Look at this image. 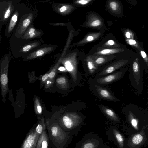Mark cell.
I'll list each match as a JSON object with an SVG mask.
<instances>
[{
    "instance_id": "6da1fadb",
    "label": "cell",
    "mask_w": 148,
    "mask_h": 148,
    "mask_svg": "<svg viewBox=\"0 0 148 148\" xmlns=\"http://www.w3.org/2000/svg\"><path fill=\"white\" fill-rule=\"evenodd\" d=\"M122 112L125 119L123 121L124 131L129 135L140 131L148 127V111L137 105L130 103L122 109Z\"/></svg>"
},
{
    "instance_id": "7a4b0ae2",
    "label": "cell",
    "mask_w": 148,
    "mask_h": 148,
    "mask_svg": "<svg viewBox=\"0 0 148 148\" xmlns=\"http://www.w3.org/2000/svg\"><path fill=\"white\" fill-rule=\"evenodd\" d=\"M134 55L129 65V78L131 84L138 96L141 94L143 89V75L144 64L142 59L137 53Z\"/></svg>"
},
{
    "instance_id": "3957f363",
    "label": "cell",
    "mask_w": 148,
    "mask_h": 148,
    "mask_svg": "<svg viewBox=\"0 0 148 148\" xmlns=\"http://www.w3.org/2000/svg\"><path fill=\"white\" fill-rule=\"evenodd\" d=\"M134 55L130 57L116 59L99 68L97 73L92 77H102L129 65L132 61Z\"/></svg>"
},
{
    "instance_id": "277c9868",
    "label": "cell",
    "mask_w": 148,
    "mask_h": 148,
    "mask_svg": "<svg viewBox=\"0 0 148 148\" xmlns=\"http://www.w3.org/2000/svg\"><path fill=\"white\" fill-rule=\"evenodd\" d=\"M148 144V127L125 138L123 148H140Z\"/></svg>"
},
{
    "instance_id": "5b68a950",
    "label": "cell",
    "mask_w": 148,
    "mask_h": 148,
    "mask_svg": "<svg viewBox=\"0 0 148 148\" xmlns=\"http://www.w3.org/2000/svg\"><path fill=\"white\" fill-rule=\"evenodd\" d=\"M10 56V53H6L0 60V86L5 103L8 90V71Z\"/></svg>"
},
{
    "instance_id": "8992f818",
    "label": "cell",
    "mask_w": 148,
    "mask_h": 148,
    "mask_svg": "<svg viewBox=\"0 0 148 148\" xmlns=\"http://www.w3.org/2000/svg\"><path fill=\"white\" fill-rule=\"evenodd\" d=\"M21 0H0V29L9 21Z\"/></svg>"
},
{
    "instance_id": "52a82bcc",
    "label": "cell",
    "mask_w": 148,
    "mask_h": 148,
    "mask_svg": "<svg viewBox=\"0 0 148 148\" xmlns=\"http://www.w3.org/2000/svg\"><path fill=\"white\" fill-rule=\"evenodd\" d=\"M90 83L92 93L99 99L113 102L120 101L119 99L114 95L111 90L106 86L91 82Z\"/></svg>"
},
{
    "instance_id": "ba28073f",
    "label": "cell",
    "mask_w": 148,
    "mask_h": 148,
    "mask_svg": "<svg viewBox=\"0 0 148 148\" xmlns=\"http://www.w3.org/2000/svg\"><path fill=\"white\" fill-rule=\"evenodd\" d=\"M28 10L24 5L20 3L18 5L9 21L6 25L5 34L7 37L12 35L21 17Z\"/></svg>"
},
{
    "instance_id": "9c48e42d",
    "label": "cell",
    "mask_w": 148,
    "mask_h": 148,
    "mask_svg": "<svg viewBox=\"0 0 148 148\" xmlns=\"http://www.w3.org/2000/svg\"><path fill=\"white\" fill-rule=\"evenodd\" d=\"M129 65L102 77L98 78L92 77L90 81L104 86L111 84L120 80L123 78L128 70Z\"/></svg>"
},
{
    "instance_id": "30bf717a",
    "label": "cell",
    "mask_w": 148,
    "mask_h": 148,
    "mask_svg": "<svg viewBox=\"0 0 148 148\" xmlns=\"http://www.w3.org/2000/svg\"><path fill=\"white\" fill-rule=\"evenodd\" d=\"M34 18V13L29 9L21 17L11 35L15 38H21L32 23Z\"/></svg>"
},
{
    "instance_id": "8fae6325",
    "label": "cell",
    "mask_w": 148,
    "mask_h": 148,
    "mask_svg": "<svg viewBox=\"0 0 148 148\" xmlns=\"http://www.w3.org/2000/svg\"><path fill=\"white\" fill-rule=\"evenodd\" d=\"M86 21L83 26L101 31H105L104 22L102 17L94 11H89L86 16Z\"/></svg>"
},
{
    "instance_id": "7c38bea8",
    "label": "cell",
    "mask_w": 148,
    "mask_h": 148,
    "mask_svg": "<svg viewBox=\"0 0 148 148\" xmlns=\"http://www.w3.org/2000/svg\"><path fill=\"white\" fill-rule=\"evenodd\" d=\"M136 52L127 47L101 49L93 46L88 55H122L132 56Z\"/></svg>"
},
{
    "instance_id": "4fadbf2b",
    "label": "cell",
    "mask_w": 148,
    "mask_h": 148,
    "mask_svg": "<svg viewBox=\"0 0 148 148\" xmlns=\"http://www.w3.org/2000/svg\"><path fill=\"white\" fill-rule=\"evenodd\" d=\"M108 140L114 142L118 148H123L125 137L116 126H110L106 132Z\"/></svg>"
},
{
    "instance_id": "5bb4252c",
    "label": "cell",
    "mask_w": 148,
    "mask_h": 148,
    "mask_svg": "<svg viewBox=\"0 0 148 148\" xmlns=\"http://www.w3.org/2000/svg\"><path fill=\"white\" fill-rule=\"evenodd\" d=\"M94 47L101 49L127 47V46L119 42L112 33L106 34L102 40Z\"/></svg>"
},
{
    "instance_id": "9a60e30c",
    "label": "cell",
    "mask_w": 148,
    "mask_h": 148,
    "mask_svg": "<svg viewBox=\"0 0 148 148\" xmlns=\"http://www.w3.org/2000/svg\"><path fill=\"white\" fill-rule=\"evenodd\" d=\"M82 147L84 148H110L106 145L97 133H91L86 136Z\"/></svg>"
},
{
    "instance_id": "2e32d148",
    "label": "cell",
    "mask_w": 148,
    "mask_h": 148,
    "mask_svg": "<svg viewBox=\"0 0 148 148\" xmlns=\"http://www.w3.org/2000/svg\"><path fill=\"white\" fill-rule=\"evenodd\" d=\"M76 54L72 53L66 55L61 60V63L64 66L66 69L71 74L74 79L77 76V61Z\"/></svg>"
},
{
    "instance_id": "e0dca14e",
    "label": "cell",
    "mask_w": 148,
    "mask_h": 148,
    "mask_svg": "<svg viewBox=\"0 0 148 148\" xmlns=\"http://www.w3.org/2000/svg\"><path fill=\"white\" fill-rule=\"evenodd\" d=\"M88 55L90 56L98 69L116 59L130 57L132 56L122 55Z\"/></svg>"
},
{
    "instance_id": "ac0fdd59",
    "label": "cell",
    "mask_w": 148,
    "mask_h": 148,
    "mask_svg": "<svg viewBox=\"0 0 148 148\" xmlns=\"http://www.w3.org/2000/svg\"><path fill=\"white\" fill-rule=\"evenodd\" d=\"M105 8L111 14L119 18L123 16L122 5L118 0H107Z\"/></svg>"
},
{
    "instance_id": "d6986e66",
    "label": "cell",
    "mask_w": 148,
    "mask_h": 148,
    "mask_svg": "<svg viewBox=\"0 0 148 148\" xmlns=\"http://www.w3.org/2000/svg\"><path fill=\"white\" fill-rule=\"evenodd\" d=\"M98 106L101 111L109 120L115 123H120V118L112 108L102 104H99Z\"/></svg>"
},
{
    "instance_id": "ffe728a7",
    "label": "cell",
    "mask_w": 148,
    "mask_h": 148,
    "mask_svg": "<svg viewBox=\"0 0 148 148\" xmlns=\"http://www.w3.org/2000/svg\"><path fill=\"white\" fill-rule=\"evenodd\" d=\"M105 31L91 32L88 33L82 40L75 44L76 45H83L99 40L104 36Z\"/></svg>"
},
{
    "instance_id": "44dd1931",
    "label": "cell",
    "mask_w": 148,
    "mask_h": 148,
    "mask_svg": "<svg viewBox=\"0 0 148 148\" xmlns=\"http://www.w3.org/2000/svg\"><path fill=\"white\" fill-rule=\"evenodd\" d=\"M53 49V47L51 46L42 48L30 53L24 58L23 60L28 61L41 56L51 51Z\"/></svg>"
},
{
    "instance_id": "7402d4cb",
    "label": "cell",
    "mask_w": 148,
    "mask_h": 148,
    "mask_svg": "<svg viewBox=\"0 0 148 148\" xmlns=\"http://www.w3.org/2000/svg\"><path fill=\"white\" fill-rule=\"evenodd\" d=\"M41 34V32L36 29L31 24L26 30L21 38L24 40H27L39 37Z\"/></svg>"
},
{
    "instance_id": "603a6c76",
    "label": "cell",
    "mask_w": 148,
    "mask_h": 148,
    "mask_svg": "<svg viewBox=\"0 0 148 148\" xmlns=\"http://www.w3.org/2000/svg\"><path fill=\"white\" fill-rule=\"evenodd\" d=\"M40 44V42H36L23 45L13 55L16 57H19L20 56H22L23 53L29 52L38 46Z\"/></svg>"
},
{
    "instance_id": "cb8c5ba5",
    "label": "cell",
    "mask_w": 148,
    "mask_h": 148,
    "mask_svg": "<svg viewBox=\"0 0 148 148\" xmlns=\"http://www.w3.org/2000/svg\"><path fill=\"white\" fill-rule=\"evenodd\" d=\"M85 61L89 73L93 76L97 73L98 68L89 55L86 56Z\"/></svg>"
},
{
    "instance_id": "d4e9b609",
    "label": "cell",
    "mask_w": 148,
    "mask_h": 148,
    "mask_svg": "<svg viewBox=\"0 0 148 148\" xmlns=\"http://www.w3.org/2000/svg\"><path fill=\"white\" fill-rule=\"evenodd\" d=\"M126 43L131 46L135 50H139L143 48V43L138 39H134L125 38Z\"/></svg>"
},
{
    "instance_id": "484cf974",
    "label": "cell",
    "mask_w": 148,
    "mask_h": 148,
    "mask_svg": "<svg viewBox=\"0 0 148 148\" xmlns=\"http://www.w3.org/2000/svg\"><path fill=\"white\" fill-rule=\"evenodd\" d=\"M74 9V7L69 5L61 4L58 6L56 10L59 13L62 14H66L71 12Z\"/></svg>"
},
{
    "instance_id": "4316f807",
    "label": "cell",
    "mask_w": 148,
    "mask_h": 148,
    "mask_svg": "<svg viewBox=\"0 0 148 148\" xmlns=\"http://www.w3.org/2000/svg\"><path fill=\"white\" fill-rule=\"evenodd\" d=\"M140 56L143 60L144 64V71L147 74L148 73V57L144 48L139 50H135Z\"/></svg>"
},
{
    "instance_id": "83f0119b",
    "label": "cell",
    "mask_w": 148,
    "mask_h": 148,
    "mask_svg": "<svg viewBox=\"0 0 148 148\" xmlns=\"http://www.w3.org/2000/svg\"><path fill=\"white\" fill-rule=\"evenodd\" d=\"M35 136L32 134L29 135L23 143L21 148H30L34 144Z\"/></svg>"
},
{
    "instance_id": "f1b7e54d",
    "label": "cell",
    "mask_w": 148,
    "mask_h": 148,
    "mask_svg": "<svg viewBox=\"0 0 148 148\" xmlns=\"http://www.w3.org/2000/svg\"><path fill=\"white\" fill-rule=\"evenodd\" d=\"M125 38L138 39L136 33L130 29L126 28H121Z\"/></svg>"
},
{
    "instance_id": "f546056e",
    "label": "cell",
    "mask_w": 148,
    "mask_h": 148,
    "mask_svg": "<svg viewBox=\"0 0 148 148\" xmlns=\"http://www.w3.org/2000/svg\"><path fill=\"white\" fill-rule=\"evenodd\" d=\"M63 121L65 126L68 128H70L72 125V122L68 117L64 116L63 117Z\"/></svg>"
},
{
    "instance_id": "4dcf8cb0",
    "label": "cell",
    "mask_w": 148,
    "mask_h": 148,
    "mask_svg": "<svg viewBox=\"0 0 148 148\" xmlns=\"http://www.w3.org/2000/svg\"><path fill=\"white\" fill-rule=\"evenodd\" d=\"M95 0H77L75 3L81 5H85L92 3Z\"/></svg>"
},
{
    "instance_id": "1f68e13d",
    "label": "cell",
    "mask_w": 148,
    "mask_h": 148,
    "mask_svg": "<svg viewBox=\"0 0 148 148\" xmlns=\"http://www.w3.org/2000/svg\"><path fill=\"white\" fill-rule=\"evenodd\" d=\"M66 81V78L64 77H61L58 78L56 79V82L58 84H64Z\"/></svg>"
},
{
    "instance_id": "d6a6232c",
    "label": "cell",
    "mask_w": 148,
    "mask_h": 148,
    "mask_svg": "<svg viewBox=\"0 0 148 148\" xmlns=\"http://www.w3.org/2000/svg\"><path fill=\"white\" fill-rule=\"evenodd\" d=\"M57 128L56 127H53L52 128V135L53 136L55 137L57 136Z\"/></svg>"
},
{
    "instance_id": "836d02e7",
    "label": "cell",
    "mask_w": 148,
    "mask_h": 148,
    "mask_svg": "<svg viewBox=\"0 0 148 148\" xmlns=\"http://www.w3.org/2000/svg\"><path fill=\"white\" fill-rule=\"evenodd\" d=\"M36 131L39 134L41 133L42 131V127L40 124H38L36 128Z\"/></svg>"
},
{
    "instance_id": "e575fe53",
    "label": "cell",
    "mask_w": 148,
    "mask_h": 148,
    "mask_svg": "<svg viewBox=\"0 0 148 148\" xmlns=\"http://www.w3.org/2000/svg\"><path fill=\"white\" fill-rule=\"evenodd\" d=\"M131 5H135L136 4L138 0H127Z\"/></svg>"
},
{
    "instance_id": "d590c367",
    "label": "cell",
    "mask_w": 148,
    "mask_h": 148,
    "mask_svg": "<svg viewBox=\"0 0 148 148\" xmlns=\"http://www.w3.org/2000/svg\"><path fill=\"white\" fill-rule=\"evenodd\" d=\"M56 72L53 71H51L49 74V77L50 78H52L55 76Z\"/></svg>"
},
{
    "instance_id": "8d00e7d4",
    "label": "cell",
    "mask_w": 148,
    "mask_h": 148,
    "mask_svg": "<svg viewBox=\"0 0 148 148\" xmlns=\"http://www.w3.org/2000/svg\"><path fill=\"white\" fill-rule=\"evenodd\" d=\"M49 77V74L47 73L44 75L41 78L42 81H45Z\"/></svg>"
},
{
    "instance_id": "74e56055",
    "label": "cell",
    "mask_w": 148,
    "mask_h": 148,
    "mask_svg": "<svg viewBox=\"0 0 148 148\" xmlns=\"http://www.w3.org/2000/svg\"><path fill=\"white\" fill-rule=\"evenodd\" d=\"M48 144L47 142L45 140L43 141L42 144V148H47V147Z\"/></svg>"
},
{
    "instance_id": "f35d334b",
    "label": "cell",
    "mask_w": 148,
    "mask_h": 148,
    "mask_svg": "<svg viewBox=\"0 0 148 148\" xmlns=\"http://www.w3.org/2000/svg\"><path fill=\"white\" fill-rule=\"evenodd\" d=\"M37 110L39 113H40L42 111V108L40 106L38 105L37 107Z\"/></svg>"
},
{
    "instance_id": "ab89813d",
    "label": "cell",
    "mask_w": 148,
    "mask_h": 148,
    "mask_svg": "<svg viewBox=\"0 0 148 148\" xmlns=\"http://www.w3.org/2000/svg\"><path fill=\"white\" fill-rule=\"evenodd\" d=\"M59 70L61 71L66 70V69L63 67H60L59 68Z\"/></svg>"
},
{
    "instance_id": "60d3db41",
    "label": "cell",
    "mask_w": 148,
    "mask_h": 148,
    "mask_svg": "<svg viewBox=\"0 0 148 148\" xmlns=\"http://www.w3.org/2000/svg\"></svg>"
}]
</instances>
